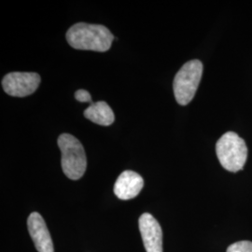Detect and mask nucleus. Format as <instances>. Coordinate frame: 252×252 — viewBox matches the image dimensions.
I'll use <instances>...</instances> for the list:
<instances>
[{
  "label": "nucleus",
  "mask_w": 252,
  "mask_h": 252,
  "mask_svg": "<svg viewBox=\"0 0 252 252\" xmlns=\"http://www.w3.org/2000/svg\"><path fill=\"white\" fill-rule=\"evenodd\" d=\"M68 44L76 50L107 52L112 44L114 36L102 25L78 23L66 32Z\"/></svg>",
  "instance_id": "obj_1"
},
{
  "label": "nucleus",
  "mask_w": 252,
  "mask_h": 252,
  "mask_svg": "<svg viewBox=\"0 0 252 252\" xmlns=\"http://www.w3.org/2000/svg\"><path fill=\"white\" fill-rule=\"evenodd\" d=\"M57 142L62 154L63 174L70 180H80L87 167L86 153L81 141L70 134H62Z\"/></svg>",
  "instance_id": "obj_2"
},
{
  "label": "nucleus",
  "mask_w": 252,
  "mask_h": 252,
  "mask_svg": "<svg viewBox=\"0 0 252 252\" xmlns=\"http://www.w3.org/2000/svg\"><path fill=\"white\" fill-rule=\"evenodd\" d=\"M216 153L220 164L230 172L243 169L248 158V148L237 134L227 132L217 142Z\"/></svg>",
  "instance_id": "obj_3"
},
{
  "label": "nucleus",
  "mask_w": 252,
  "mask_h": 252,
  "mask_svg": "<svg viewBox=\"0 0 252 252\" xmlns=\"http://www.w3.org/2000/svg\"><path fill=\"white\" fill-rule=\"evenodd\" d=\"M203 74V63L199 60H191L182 65L176 74L173 88L177 102L186 106L194 97Z\"/></svg>",
  "instance_id": "obj_4"
},
{
  "label": "nucleus",
  "mask_w": 252,
  "mask_h": 252,
  "mask_svg": "<svg viewBox=\"0 0 252 252\" xmlns=\"http://www.w3.org/2000/svg\"><path fill=\"white\" fill-rule=\"evenodd\" d=\"M40 81V76L37 73L11 72L3 78L2 87L9 95L25 97L37 89Z\"/></svg>",
  "instance_id": "obj_5"
},
{
  "label": "nucleus",
  "mask_w": 252,
  "mask_h": 252,
  "mask_svg": "<svg viewBox=\"0 0 252 252\" xmlns=\"http://www.w3.org/2000/svg\"><path fill=\"white\" fill-rule=\"evenodd\" d=\"M138 224L146 252H162V231L157 220L152 214L144 213Z\"/></svg>",
  "instance_id": "obj_6"
},
{
  "label": "nucleus",
  "mask_w": 252,
  "mask_h": 252,
  "mask_svg": "<svg viewBox=\"0 0 252 252\" xmlns=\"http://www.w3.org/2000/svg\"><path fill=\"white\" fill-rule=\"evenodd\" d=\"M28 232L38 252H54V243L42 216L33 212L27 220Z\"/></svg>",
  "instance_id": "obj_7"
},
{
  "label": "nucleus",
  "mask_w": 252,
  "mask_h": 252,
  "mask_svg": "<svg viewBox=\"0 0 252 252\" xmlns=\"http://www.w3.org/2000/svg\"><path fill=\"white\" fill-rule=\"evenodd\" d=\"M144 186L142 177L131 170L124 171L114 185V193L121 200H130L136 197Z\"/></svg>",
  "instance_id": "obj_8"
},
{
  "label": "nucleus",
  "mask_w": 252,
  "mask_h": 252,
  "mask_svg": "<svg viewBox=\"0 0 252 252\" xmlns=\"http://www.w3.org/2000/svg\"><path fill=\"white\" fill-rule=\"evenodd\" d=\"M84 117L102 126H111L115 120L112 109L104 101L90 105L84 111Z\"/></svg>",
  "instance_id": "obj_9"
},
{
  "label": "nucleus",
  "mask_w": 252,
  "mask_h": 252,
  "mask_svg": "<svg viewBox=\"0 0 252 252\" xmlns=\"http://www.w3.org/2000/svg\"><path fill=\"white\" fill-rule=\"evenodd\" d=\"M226 252H252V242L239 241L228 247Z\"/></svg>",
  "instance_id": "obj_10"
},
{
  "label": "nucleus",
  "mask_w": 252,
  "mask_h": 252,
  "mask_svg": "<svg viewBox=\"0 0 252 252\" xmlns=\"http://www.w3.org/2000/svg\"><path fill=\"white\" fill-rule=\"evenodd\" d=\"M75 98L78 100L79 102L82 103H90L91 105L94 104V102L92 101L90 93L86 90H78L75 93Z\"/></svg>",
  "instance_id": "obj_11"
}]
</instances>
